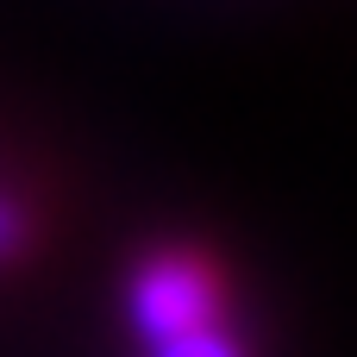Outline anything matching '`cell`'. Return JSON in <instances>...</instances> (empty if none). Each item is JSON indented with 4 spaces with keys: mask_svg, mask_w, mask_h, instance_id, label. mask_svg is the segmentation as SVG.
Returning a JSON list of instances; mask_svg holds the SVG:
<instances>
[{
    "mask_svg": "<svg viewBox=\"0 0 357 357\" xmlns=\"http://www.w3.org/2000/svg\"><path fill=\"white\" fill-rule=\"evenodd\" d=\"M119 307H126V326H132L138 351L188 339V333H207V326H226V320H245L232 264L220 257V245H207L195 232L151 238L126 264Z\"/></svg>",
    "mask_w": 357,
    "mask_h": 357,
    "instance_id": "1",
    "label": "cell"
},
{
    "mask_svg": "<svg viewBox=\"0 0 357 357\" xmlns=\"http://www.w3.org/2000/svg\"><path fill=\"white\" fill-rule=\"evenodd\" d=\"M38 232H44V213L38 201L0 176V270H19L31 251H38Z\"/></svg>",
    "mask_w": 357,
    "mask_h": 357,
    "instance_id": "2",
    "label": "cell"
},
{
    "mask_svg": "<svg viewBox=\"0 0 357 357\" xmlns=\"http://www.w3.org/2000/svg\"><path fill=\"white\" fill-rule=\"evenodd\" d=\"M138 357H257L245 320H226V326H207V333H188V339H169V345H151Z\"/></svg>",
    "mask_w": 357,
    "mask_h": 357,
    "instance_id": "3",
    "label": "cell"
}]
</instances>
